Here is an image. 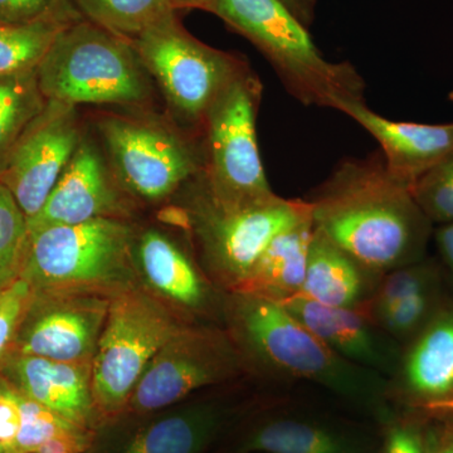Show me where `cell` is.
<instances>
[{"label": "cell", "mask_w": 453, "mask_h": 453, "mask_svg": "<svg viewBox=\"0 0 453 453\" xmlns=\"http://www.w3.org/2000/svg\"><path fill=\"white\" fill-rule=\"evenodd\" d=\"M262 83L244 64L211 104L202 122L205 160L202 188L223 205H249L276 196L257 144Z\"/></svg>", "instance_id": "cell-6"}, {"label": "cell", "mask_w": 453, "mask_h": 453, "mask_svg": "<svg viewBox=\"0 0 453 453\" xmlns=\"http://www.w3.org/2000/svg\"><path fill=\"white\" fill-rule=\"evenodd\" d=\"M314 234L311 217L280 232L259 256L242 285L234 292L279 303L299 296Z\"/></svg>", "instance_id": "cell-21"}, {"label": "cell", "mask_w": 453, "mask_h": 453, "mask_svg": "<svg viewBox=\"0 0 453 453\" xmlns=\"http://www.w3.org/2000/svg\"><path fill=\"white\" fill-rule=\"evenodd\" d=\"M308 202L316 228L378 275L426 257L434 225L380 155L340 163Z\"/></svg>", "instance_id": "cell-1"}, {"label": "cell", "mask_w": 453, "mask_h": 453, "mask_svg": "<svg viewBox=\"0 0 453 453\" xmlns=\"http://www.w3.org/2000/svg\"><path fill=\"white\" fill-rule=\"evenodd\" d=\"M110 297L79 291L33 294L18 329L13 354L92 365Z\"/></svg>", "instance_id": "cell-13"}, {"label": "cell", "mask_w": 453, "mask_h": 453, "mask_svg": "<svg viewBox=\"0 0 453 453\" xmlns=\"http://www.w3.org/2000/svg\"><path fill=\"white\" fill-rule=\"evenodd\" d=\"M425 414L404 410L401 414L390 412L384 419V434L380 453H426L423 441Z\"/></svg>", "instance_id": "cell-33"}, {"label": "cell", "mask_w": 453, "mask_h": 453, "mask_svg": "<svg viewBox=\"0 0 453 453\" xmlns=\"http://www.w3.org/2000/svg\"><path fill=\"white\" fill-rule=\"evenodd\" d=\"M20 393V392H19ZM22 401V425L13 445L7 453H31L50 438L74 431L85 429L68 422L38 402L20 393Z\"/></svg>", "instance_id": "cell-31"}, {"label": "cell", "mask_w": 453, "mask_h": 453, "mask_svg": "<svg viewBox=\"0 0 453 453\" xmlns=\"http://www.w3.org/2000/svg\"><path fill=\"white\" fill-rule=\"evenodd\" d=\"M145 70L181 121L201 125L226 83L244 65L186 31L177 17L131 42Z\"/></svg>", "instance_id": "cell-9"}, {"label": "cell", "mask_w": 453, "mask_h": 453, "mask_svg": "<svg viewBox=\"0 0 453 453\" xmlns=\"http://www.w3.org/2000/svg\"><path fill=\"white\" fill-rule=\"evenodd\" d=\"M228 312L235 342L270 374L309 381L381 421L389 416L388 380L334 353L281 303L232 292Z\"/></svg>", "instance_id": "cell-2"}, {"label": "cell", "mask_w": 453, "mask_h": 453, "mask_svg": "<svg viewBox=\"0 0 453 453\" xmlns=\"http://www.w3.org/2000/svg\"><path fill=\"white\" fill-rule=\"evenodd\" d=\"M46 103L35 71L0 76V173L17 140Z\"/></svg>", "instance_id": "cell-26"}, {"label": "cell", "mask_w": 453, "mask_h": 453, "mask_svg": "<svg viewBox=\"0 0 453 453\" xmlns=\"http://www.w3.org/2000/svg\"><path fill=\"white\" fill-rule=\"evenodd\" d=\"M213 404H196L168 414L139 429L121 453H203L222 427Z\"/></svg>", "instance_id": "cell-23"}, {"label": "cell", "mask_w": 453, "mask_h": 453, "mask_svg": "<svg viewBox=\"0 0 453 453\" xmlns=\"http://www.w3.org/2000/svg\"><path fill=\"white\" fill-rule=\"evenodd\" d=\"M438 253L442 258V264L449 270L453 286V222L438 226L434 232Z\"/></svg>", "instance_id": "cell-38"}, {"label": "cell", "mask_w": 453, "mask_h": 453, "mask_svg": "<svg viewBox=\"0 0 453 453\" xmlns=\"http://www.w3.org/2000/svg\"><path fill=\"white\" fill-rule=\"evenodd\" d=\"M134 265L157 294L187 309L204 308L210 288L177 243L155 229L134 242Z\"/></svg>", "instance_id": "cell-22"}, {"label": "cell", "mask_w": 453, "mask_h": 453, "mask_svg": "<svg viewBox=\"0 0 453 453\" xmlns=\"http://www.w3.org/2000/svg\"><path fill=\"white\" fill-rule=\"evenodd\" d=\"M240 363L234 345L222 334L183 326L153 357L127 408L136 413L162 410L234 377Z\"/></svg>", "instance_id": "cell-11"}, {"label": "cell", "mask_w": 453, "mask_h": 453, "mask_svg": "<svg viewBox=\"0 0 453 453\" xmlns=\"http://www.w3.org/2000/svg\"><path fill=\"white\" fill-rule=\"evenodd\" d=\"M411 192L429 222H453V153L419 178Z\"/></svg>", "instance_id": "cell-30"}, {"label": "cell", "mask_w": 453, "mask_h": 453, "mask_svg": "<svg viewBox=\"0 0 453 453\" xmlns=\"http://www.w3.org/2000/svg\"><path fill=\"white\" fill-rule=\"evenodd\" d=\"M65 0H0V20L11 23L32 22L58 11Z\"/></svg>", "instance_id": "cell-35"}, {"label": "cell", "mask_w": 453, "mask_h": 453, "mask_svg": "<svg viewBox=\"0 0 453 453\" xmlns=\"http://www.w3.org/2000/svg\"><path fill=\"white\" fill-rule=\"evenodd\" d=\"M183 326L163 303L134 286L113 294L91 365L96 411L110 416L127 408L153 357Z\"/></svg>", "instance_id": "cell-7"}, {"label": "cell", "mask_w": 453, "mask_h": 453, "mask_svg": "<svg viewBox=\"0 0 453 453\" xmlns=\"http://www.w3.org/2000/svg\"><path fill=\"white\" fill-rule=\"evenodd\" d=\"M447 299L449 296L443 288V282H441L401 301L374 323L403 347L405 342L421 332Z\"/></svg>", "instance_id": "cell-29"}, {"label": "cell", "mask_w": 453, "mask_h": 453, "mask_svg": "<svg viewBox=\"0 0 453 453\" xmlns=\"http://www.w3.org/2000/svg\"><path fill=\"white\" fill-rule=\"evenodd\" d=\"M380 277L315 226L305 281L299 296L335 308L363 309Z\"/></svg>", "instance_id": "cell-20"}, {"label": "cell", "mask_w": 453, "mask_h": 453, "mask_svg": "<svg viewBox=\"0 0 453 453\" xmlns=\"http://www.w3.org/2000/svg\"><path fill=\"white\" fill-rule=\"evenodd\" d=\"M97 125L113 174L136 198L163 201L201 170L189 142L159 122L107 113Z\"/></svg>", "instance_id": "cell-10"}, {"label": "cell", "mask_w": 453, "mask_h": 453, "mask_svg": "<svg viewBox=\"0 0 453 453\" xmlns=\"http://www.w3.org/2000/svg\"><path fill=\"white\" fill-rule=\"evenodd\" d=\"M306 28L314 22L316 0H281Z\"/></svg>", "instance_id": "cell-39"}, {"label": "cell", "mask_w": 453, "mask_h": 453, "mask_svg": "<svg viewBox=\"0 0 453 453\" xmlns=\"http://www.w3.org/2000/svg\"><path fill=\"white\" fill-rule=\"evenodd\" d=\"M449 101H452V103H453V88L451 89V92H449Z\"/></svg>", "instance_id": "cell-43"}, {"label": "cell", "mask_w": 453, "mask_h": 453, "mask_svg": "<svg viewBox=\"0 0 453 453\" xmlns=\"http://www.w3.org/2000/svg\"><path fill=\"white\" fill-rule=\"evenodd\" d=\"M71 4L25 23L0 20V76L35 73L65 27L81 18Z\"/></svg>", "instance_id": "cell-24"}, {"label": "cell", "mask_w": 453, "mask_h": 453, "mask_svg": "<svg viewBox=\"0 0 453 453\" xmlns=\"http://www.w3.org/2000/svg\"><path fill=\"white\" fill-rule=\"evenodd\" d=\"M3 288H0V292H2Z\"/></svg>", "instance_id": "cell-45"}, {"label": "cell", "mask_w": 453, "mask_h": 453, "mask_svg": "<svg viewBox=\"0 0 453 453\" xmlns=\"http://www.w3.org/2000/svg\"><path fill=\"white\" fill-rule=\"evenodd\" d=\"M22 425V401L19 390L0 374V449L9 451Z\"/></svg>", "instance_id": "cell-34"}, {"label": "cell", "mask_w": 453, "mask_h": 453, "mask_svg": "<svg viewBox=\"0 0 453 453\" xmlns=\"http://www.w3.org/2000/svg\"><path fill=\"white\" fill-rule=\"evenodd\" d=\"M423 441L426 453H453V414L426 416Z\"/></svg>", "instance_id": "cell-36"}, {"label": "cell", "mask_w": 453, "mask_h": 453, "mask_svg": "<svg viewBox=\"0 0 453 453\" xmlns=\"http://www.w3.org/2000/svg\"><path fill=\"white\" fill-rule=\"evenodd\" d=\"M124 192L98 146L83 136L43 208L28 220L29 231L104 217L124 219L129 213Z\"/></svg>", "instance_id": "cell-15"}, {"label": "cell", "mask_w": 453, "mask_h": 453, "mask_svg": "<svg viewBox=\"0 0 453 453\" xmlns=\"http://www.w3.org/2000/svg\"><path fill=\"white\" fill-rule=\"evenodd\" d=\"M85 19L129 41L177 17L172 0H73Z\"/></svg>", "instance_id": "cell-25"}, {"label": "cell", "mask_w": 453, "mask_h": 453, "mask_svg": "<svg viewBox=\"0 0 453 453\" xmlns=\"http://www.w3.org/2000/svg\"><path fill=\"white\" fill-rule=\"evenodd\" d=\"M173 7L177 9H203L207 7L210 0H172Z\"/></svg>", "instance_id": "cell-41"}, {"label": "cell", "mask_w": 453, "mask_h": 453, "mask_svg": "<svg viewBox=\"0 0 453 453\" xmlns=\"http://www.w3.org/2000/svg\"><path fill=\"white\" fill-rule=\"evenodd\" d=\"M159 219L163 220L164 223H168V225L190 231L189 213H188V211L184 210V208H166V210L160 211Z\"/></svg>", "instance_id": "cell-40"}, {"label": "cell", "mask_w": 453, "mask_h": 453, "mask_svg": "<svg viewBox=\"0 0 453 453\" xmlns=\"http://www.w3.org/2000/svg\"><path fill=\"white\" fill-rule=\"evenodd\" d=\"M35 73L47 101L71 106H139L151 94L133 44L83 17L57 35Z\"/></svg>", "instance_id": "cell-4"}, {"label": "cell", "mask_w": 453, "mask_h": 453, "mask_svg": "<svg viewBox=\"0 0 453 453\" xmlns=\"http://www.w3.org/2000/svg\"><path fill=\"white\" fill-rule=\"evenodd\" d=\"M187 211L208 267L231 292L242 285L280 232L311 217L308 201L276 195L255 204L223 205L203 188Z\"/></svg>", "instance_id": "cell-8"}, {"label": "cell", "mask_w": 453, "mask_h": 453, "mask_svg": "<svg viewBox=\"0 0 453 453\" xmlns=\"http://www.w3.org/2000/svg\"><path fill=\"white\" fill-rule=\"evenodd\" d=\"M441 282H443V275L440 265L432 258L419 259L384 273L371 299L360 310L374 323L401 301Z\"/></svg>", "instance_id": "cell-27"}, {"label": "cell", "mask_w": 453, "mask_h": 453, "mask_svg": "<svg viewBox=\"0 0 453 453\" xmlns=\"http://www.w3.org/2000/svg\"><path fill=\"white\" fill-rule=\"evenodd\" d=\"M28 243V219L8 188L0 183V288L19 279Z\"/></svg>", "instance_id": "cell-28"}, {"label": "cell", "mask_w": 453, "mask_h": 453, "mask_svg": "<svg viewBox=\"0 0 453 453\" xmlns=\"http://www.w3.org/2000/svg\"><path fill=\"white\" fill-rule=\"evenodd\" d=\"M204 11L251 42L303 105L338 111L344 104L365 101V80L354 65L325 58L281 0H210Z\"/></svg>", "instance_id": "cell-3"}, {"label": "cell", "mask_w": 453, "mask_h": 453, "mask_svg": "<svg viewBox=\"0 0 453 453\" xmlns=\"http://www.w3.org/2000/svg\"><path fill=\"white\" fill-rule=\"evenodd\" d=\"M380 445L363 432L305 416L271 417L250 432L246 453H380Z\"/></svg>", "instance_id": "cell-19"}, {"label": "cell", "mask_w": 453, "mask_h": 453, "mask_svg": "<svg viewBox=\"0 0 453 453\" xmlns=\"http://www.w3.org/2000/svg\"><path fill=\"white\" fill-rule=\"evenodd\" d=\"M33 296L31 286L18 279L0 292V372L13 354L18 329Z\"/></svg>", "instance_id": "cell-32"}, {"label": "cell", "mask_w": 453, "mask_h": 453, "mask_svg": "<svg viewBox=\"0 0 453 453\" xmlns=\"http://www.w3.org/2000/svg\"><path fill=\"white\" fill-rule=\"evenodd\" d=\"M281 305L348 362L387 380L395 372L401 345L372 323L362 310L323 305L303 296L294 297Z\"/></svg>", "instance_id": "cell-16"}, {"label": "cell", "mask_w": 453, "mask_h": 453, "mask_svg": "<svg viewBox=\"0 0 453 453\" xmlns=\"http://www.w3.org/2000/svg\"><path fill=\"white\" fill-rule=\"evenodd\" d=\"M442 414H453V402H451V403L443 405L442 408H440V410H438L436 413L432 414V416H442Z\"/></svg>", "instance_id": "cell-42"}, {"label": "cell", "mask_w": 453, "mask_h": 453, "mask_svg": "<svg viewBox=\"0 0 453 453\" xmlns=\"http://www.w3.org/2000/svg\"><path fill=\"white\" fill-rule=\"evenodd\" d=\"M389 401L432 416L453 402V300L405 342L388 380Z\"/></svg>", "instance_id": "cell-14"}, {"label": "cell", "mask_w": 453, "mask_h": 453, "mask_svg": "<svg viewBox=\"0 0 453 453\" xmlns=\"http://www.w3.org/2000/svg\"><path fill=\"white\" fill-rule=\"evenodd\" d=\"M134 242L133 226L111 217L33 229L19 279L33 294L79 291L112 296L133 286Z\"/></svg>", "instance_id": "cell-5"}, {"label": "cell", "mask_w": 453, "mask_h": 453, "mask_svg": "<svg viewBox=\"0 0 453 453\" xmlns=\"http://www.w3.org/2000/svg\"><path fill=\"white\" fill-rule=\"evenodd\" d=\"M88 446L86 429H74L50 438L31 453H82Z\"/></svg>", "instance_id": "cell-37"}, {"label": "cell", "mask_w": 453, "mask_h": 453, "mask_svg": "<svg viewBox=\"0 0 453 453\" xmlns=\"http://www.w3.org/2000/svg\"><path fill=\"white\" fill-rule=\"evenodd\" d=\"M0 374L8 378L23 395L79 427L88 428L96 412L91 365L12 354Z\"/></svg>", "instance_id": "cell-18"}, {"label": "cell", "mask_w": 453, "mask_h": 453, "mask_svg": "<svg viewBox=\"0 0 453 453\" xmlns=\"http://www.w3.org/2000/svg\"><path fill=\"white\" fill-rule=\"evenodd\" d=\"M0 453H5L4 449H0Z\"/></svg>", "instance_id": "cell-44"}, {"label": "cell", "mask_w": 453, "mask_h": 453, "mask_svg": "<svg viewBox=\"0 0 453 453\" xmlns=\"http://www.w3.org/2000/svg\"><path fill=\"white\" fill-rule=\"evenodd\" d=\"M83 138L76 106L47 101L9 154L0 183L27 219L40 213Z\"/></svg>", "instance_id": "cell-12"}, {"label": "cell", "mask_w": 453, "mask_h": 453, "mask_svg": "<svg viewBox=\"0 0 453 453\" xmlns=\"http://www.w3.org/2000/svg\"><path fill=\"white\" fill-rule=\"evenodd\" d=\"M377 140L387 172L408 188L453 153V122L427 125L383 118L365 105L351 101L339 107Z\"/></svg>", "instance_id": "cell-17"}]
</instances>
